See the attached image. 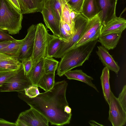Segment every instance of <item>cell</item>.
<instances>
[{
  "instance_id": "6da1fadb",
  "label": "cell",
  "mask_w": 126,
  "mask_h": 126,
  "mask_svg": "<svg viewBox=\"0 0 126 126\" xmlns=\"http://www.w3.org/2000/svg\"><path fill=\"white\" fill-rule=\"evenodd\" d=\"M67 85L63 80L55 83L50 90L35 96H28L23 91L18 92V96L42 114L51 125L63 126L70 123L72 115L64 110L65 107L69 105L66 97Z\"/></svg>"
},
{
  "instance_id": "7a4b0ae2",
  "label": "cell",
  "mask_w": 126,
  "mask_h": 126,
  "mask_svg": "<svg viewBox=\"0 0 126 126\" xmlns=\"http://www.w3.org/2000/svg\"><path fill=\"white\" fill-rule=\"evenodd\" d=\"M98 42V39L70 49L61 58L57 69V74L61 77L68 71L82 66L88 60Z\"/></svg>"
},
{
  "instance_id": "3957f363",
  "label": "cell",
  "mask_w": 126,
  "mask_h": 126,
  "mask_svg": "<svg viewBox=\"0 0 126 126\" xmlns=\"http://www.w3.org/2000/svg\"><path fill=\"white\" fill-rule=\"evenodd\" d=\"M23 14L8 0H0V29L9 34L19 33L22 28Z\"/></svg>"
},
{
  "instance_id": "277c9868",
  "label": "cell",
  "mask_w": 126,
  "mask_h": 126,
  "mask_svg": "<svg viewBox=\"0 0 126 126\" xmlns=\"http://www.w3.org/2000/svg\"><path fill=\"white\" fill-rule=\"evenodd\" d=\"M50 34L42 23L36 25L33 52L31 58L33 66L47 56Z\"/></svg>"
},
{
  "instance_id": "5b68a950",
  "label": "cell",
  "mask_w": 126,
  "mask_h": 126,
  "mask_svg": "<svg viewBox=\"0 0 126 126\" xmlns=\"http://www.w3.org/2000/svg\"><path fill=\"white\" fill-rule=\"evenodd\" d=\"M88 19L81 13L79 14L74 21V32L73 35L67 42L61 40L60 48L54 57L61 58L73 46L80 38L88 22Z\"/></svg>"
},
{
  "instance_id": "8992f818",
  "label": "cell",
  "mask_w": 126,
  "mask_h": 126,
  "mask_svg": "<svg viewBox=\"0 0 126 126\" xmlns=\"http://www.w3.org/2000/svg\"><path fill=\"white\" fill-rule=\"evenodd\" d=\"M102 26L98 14L88 19L80 38L71 48H76L90 41L97 39L101 34Z\"/></svg>"
},
{
  "instance_id": "52a82bcc",
  "label": "cell",
  "mask_w": 126,
  "mask_h": 126,
  "mask_svg": "<svg viewBox=\"0 0 126 126\" xmlns=\"http://www.w3.org/2000/svg\"><path fill=\"white\" fill-rule=\"evenodd\" d=\"M32 85L28 77L25 74L22 65L16 73L0 86V92H18Z\"/></svg>"
},
{
  "instance_id": "ba28073f",
  "label": "cell",
  "mask_w": 126,
  "mask_h": 126,
  "mask_svg": "<svg viewBox=\"0 0 126 126\" xmlns=\"http://www.w3.org/2000/svg\"><path fill=\"white\" fill-rule=\"evenodd\" d=\"M16 126H48L49 122L42 114L34 108L21 113L16 122Z\"/></svg>"
},
{
  "instance_id": "9c48e42d",
  "label": "cell",
  "mask_w": 126,
  "mask_h": 126,
  "mask_svg": "<svg viewBox=\"0 0 126 126\" xmlns=\"http://www.w3.org/2000/svg\"><path fill=\"white\" fill-rule=\"evenodd\" d=\"M108 119L113 126H123L126 123V111L118 98L111 93Z\"/></svg>"
},
{
  "instance_id": "30bf717a",
  "label": "cell",
  "mask_w": 126,
  "mask_h": 126,
  "mask_svg": "<svg viewBox=\"0 0 126 126\" xmlns=\"http://www.w3.org/2000/svg\"><path fill=\"white\" fill-rule=\"evenodd\" d=\"M98 14L103 25L116 16V9L118 0H96Z\"/></svg>"
},
{
  "instance_id": "8fae6325",
  "label": "cell",
  "mask_w": 126,
  "mask_h": 126,
  "mask_svg": "<svg viewBox=\"0 0 126 126\" xmlns=\"http://www.w3.org/2000/svg\"><path fill=\"white\" fill-rule=\"evenodd\" d=\"M41 13L47 27L52 32L54 35L59 37L60 24L51 11L50 0H46Z\"/></svg>"
},
{
  "instance_id": "7c38bea8",
  "label": "cell",
  "mask_w": 126,
  "mask_h": 126,
  "mask_svg": "<svg viewBox=\"0 0 126 126\" xmlns=\"http://www.w3.org/2000/svg\"><path fill=\"white\" fill-rule=\"evenodd\" d=\"M36 25L32 24L27 30V33L24 39L18 60H22L31 57L33 51Z\"/></svg>"
},
{
  "instance_id": "4fadbf2b",
  "label": "cell",
  "mask_w": 126,
  "mask_h": 126,
  "mask_svg": "<svg viewBox=\"0 0 126 126\" xmlns=\"http://www.w3.org/2000/svg\"><path fill=\"white\" fill-rule=\"evenodd\" d=\"M97 47L98 50L96 53L103 65L109 70L117 74L120 70V67L108 50L102 46H98Z\"/></svg>"
},
{
  "instance_id": "5bb4252c",
  "label": "cell",
  "mask_w": 126,
  "mask_h": 126,
  "mask_svg": "<svg viewBox=\"0 0 126 126\" xmlns=\"http://www.w3.org/2000/svg\"><path fill=\"white\" fill-rule=\"evenodd\" d=\"M126 28V20L116 16L103 25L101 34L122 33Z\"/></svg>"
},
{
  "instance_id": "9a60e30c",
  "label": "cell",
  "mask_w": 126,
  "mask_h": 126,
  "mask_svg": "<svg viewBox=\"0 0 126 126\" xmlns=\"http://www.w3.org/2000/svg\"><path fill=\"white\" fill-rule=\"evenodd\" d=\"M22 14L41 12L46 0H18Z\"/></svg>"
},
{
  "instance_id": "2e32d148",
  "label": "cell",
  "mask_w": 126,
  "mask_h": 126,
  "mask_svg": "<svg viewBox=\"0 0 126 126\" xmlns=\"http://www.w3.org/2000/svg\"><path fill=\"white\" fill-rule=\"evenodd\" d=\"M122 33L101 34L98 38V42L107 50L113 49L116 47Z\"/></svg>"
},
{
  "instance_id": "e0dca14e",
  "label": "cell",
  "mask_w": 126,
  "mask_h": 126,
  "mask_svg": "<svg viewBox=\"0 0 126 126\" xmlns=\"http://www.w3.org/2000/svg\"><path fill=\"white\" fill-rule=\"evenodd\" d=\"M64 75L69 79L77 80L85 83L99 92L97 88L92 82V81L93 80V78L87 75L81 70H71L66 72Z\"/></svg>"
},
{
  "instance_id": "ac0fdd59",
  "label": "cell",
  "mask_w": 126,
  "mask_h": 126,
  "mask_svg": "<svg viewBox=\"0 0 126 126\" xmlns=\"http://www.w3.org/2000/svg\"><path fill=\"white\" fill-rule=\"evenodd\" d=\"M44 59L40 60L32 66L28 76L32 85L37 86L39 80L45 73L44 66Z\"/></svg>"
},
{
  "instance_id": "d6986e66",
  "label": "cell",
  "mask_w": 126,
  "mask_h": 126,
  "mask_svg": "<svg viewBox=\"0 0 126 126\" xmlns=\"http://www.w3.org/2000/svg\"><path fill=\"white\" fill-rule=\"evenodd\" d=\"M24 39L12 40L6 47L0 50V52L18 59Z\"/></svg>"
},
{
  "instance_id": "ffe728a7",
  "label": "cell",
  "mask_w": 126,
  "mask_h": 126,
  "mask_svg": "<svg viewBox=\"0 0 126 126\" xmlns=\"http://www.w3.org/2000/svg\"><path fill=\"white\" fill-rule=\"evenodd\" d=\"M110 77L109 70L107 67H105L102 70L100 79L104 97L108 105L111 91L110 84Z\"/></svg>"
},
{
  "instance_id": "44dd1931",
  "label": "cell",
  "mask_w": 126,
  "mask_h": 126,
  "mask_svg": "<svg viewBox=\"0 0 126 126\" xmlns=\"http://www.w3.org/2000/svg\"><path fill=\"white\" fill-rule=\"evenodd\" d=\"M98 13L96 0H84L81 9V14L89 19Z\"/></svg>"
},
{
  "instance_id": "7402d4cb",
  "label": "cell",
  "mask_w": 126,
  "mask_h": 126,
  "mask_svg": "<svg viewBox=\"0 0 126 126\" xmlns=\"http://www.w3.org/2000/svg\"><path fill=\"white\" fill-rule=\"evenodd\" d=\"M21 66V62L16 58L0 61V72L17 70L20 69Z\"/></svg>"
},
{
  "instance_id": "603a6c76",
  "label": "cell",
  "mask_w": 126,
  "mask_h": 126,
  "mask_svg": "<svg viewBox=\"0 0 126 126\" xmlns=\"http://www.w3.org/2000/svg\"><path fill=\"white\" fill-rule=\"evenodd\" d=\"M61 42V39L59 37L50 34L46 56L54 57L60 48Z\"/></svg>"
},
{
  "instance_id": "cb8c5ba5",
  "label": "cell",
  "mask_w": 126,
  "mask_h": 126,
  "mask_svg": "<svg viewBox=\"0 0 126 126\" xmlns=\"http://www.w3.org/2000/svg\"><path fill=\"white\" fill-rule=\"evenodd\" d=\"M55 73H45L39 80L37 86L45 91L50 90L53 86L55 83Z\"/></svg>"
},
{
  "instance_id": "d4e9b609",
  "label": "cell",
  "mask_w": 126,
  "mask_h": 126,
  "mask_svg": "<svg viewBox=\"0 0 126 126\" xmlns=\"http://www.w3.org/2000/svg\"><path fill=\"white\" fill-rule=\"evenodd\" d=\"M62 4L61 20L68 24L74 32V23L73 22L70 16L71 9L65 0H61Z\"/></svg>"
},
{
  "instance_id": "484cf974",
  "label": "cell",
  "mask_w": 126,
  "mask_h": 126,
  "mask_svg": "<svg viewBox=\"0 0 126 126\" xmlns=\"http://www.w3.org/2000/svg\"><path fill=\"white\" fill-rule=\"evenodd\" d=\"M59 62L52 57L46 56L44 59V68L45 73H55Z\"/></svg>"
},
{
  "instance_id": "4316f807",
  "label": "cell",
  "mask_w": 126,
  "mask_h": 126,
  "mask_svg": "<svg viewBox=\"0 0 126 126\" xmlns=\"http://www.w3.org/2000/svg\"><path fill=\"white\" fill-rule=\"evenodd\" d=\"M50 6L54 16L60 22L61 20L62 9L61 0H50Z\"/></svg>"
},
{
  "instance_id": "83f0119b",
  "label": "cell",
  "mask_w": 126,
  "mask_h": 126,
  "mask_svg": "<svg viewBox=\"0 0 126 126\" xmlns=\"http://www.w3.org/2000/svg\"><path fill=\"white\" fill-rule=\"evenodd\" d=\"M84 0H70L67 3L70 8L78 13H81Z\"/></svg>"
},
{
  "instance_id": "f1b7e54d",
  "label": "cell",
  "mask_w": 126,
  "mask_h": 126,
  "mask_svg": "<svg viewBox=\"0 0 126 126\" xmlns=\"http://www.w3.org/2000/svg\"><path fill=\"white\" fill-rule=\"evenodd\" d=\"M21 62L25 74L28 76L33 66L31 57L24 59Z\"/></svg>"
},
{
  "instance_id": "f546056e",
  "label": "cell",
  "mask_w": 126,
  "mask_h": 126,
  "mask_svg": "<svg viewBox=\"0 0 126 126\" xmlns=\"http://www.w3.org/2000/svg\"><path fill=\"white\" fill-rule=\"evenodd\" d=\"M19 69L13 71L0 72V86L16 73Z\"/></svg>"
},
{
  "instance_id": "4dcf8cb0",
  "label": "cell",
  "mask_w": 126,
  "mask_h": 126,
  "mask_svg": "<svg viewBox=\"0 0 126 126\" xmlns=\"http://www.w3.org/2000/svg\"><path fill=\"white\" fill-rule=\"evenodd\" d=\"M37 86L32 85L23 90L25 94L29 97L35 96L40 93Z\"/></svg>"
},
{
  "instance_id": "1f68e13d",
  "label": "cell",
  "mask_w": 126,
  "mask_h": 126,
  "mask_svg": "<svg viewBox=\"0 0 126 126\" xmlns=\"http://www.w3.org/2000/svg\"><path fill=\"white\" fill-rule=\"evenodd\" d=\"M126 85L123 86L118 99L124 110L126 111Z\"/></svg>"
},
{
  "instance_id": "d6a6232c",
  "label": "cell",
  "mask_w": 126,
  "mask_h": 126,
  "mask_svg": "<svg viewBox=\"0 0 126 126\" xmlns=\"http://www.w3.org/2000/svg\"><path fill=\"white\" fill-rule=\"evenodd\" d=\"M60 34L59 37L61 39L66 42H68L71 36L68 33L63 27L61 21L60 24Z\"/></svg>"
},
{
  "instance_id": "836d02e7",
  "label": "cell",
  "mask_w": 126,
  "mask_h": 126,
  "mask_svg": "<svg viewBox=\"0 0 126 126\" xmlns=\"http://www.w3.org/2000/svg\"><path fill=\"white\" fill-rule=\"evenodd\" d=\"M4 31L0 29V41L11 40L15 39L10 35L5 32Z\"/></svg>"
},
{
  "instance_id": "e575fe53",
  "label": "cell",
  "mask_w": 126,
  "mask_h": 126,
  "mask_svg": "<svg viewBox=\"0 0 126 126\" xmlns=\"http://www.w3.org/2000/svg\"><path fill=\"white\" fill-rule=\"evenodd\" d=\"M62 25L65 30L71 37L73 35L74 32L71 27L66 23L61 20Z\"/></svg>"
},
{
  "instance_id": "d590c367",
  "label": "cell",
  "mask_w": 126,
  "mask_h": 126,
  "mask_svg": "<svg viewBox=\"0 0 126 126\" xmlns=\"http://www.w3.org/2000/svg\"><path fill=\"white\" fill-rule=\"evenodd\" d=\"M0 126H16L15 123L10 122L3 119L0 118Z\"/></svg>"
},
{
  "instance_id": "8d00e7d4",
  "label": "cell",
  "mask_w": 126,
  "mask_h": 126,
  "mask_svg": "<svg viewBox=\"0 0 126 126\" xmlns=\"http://www.w3.org/2000/svg\"><path fill=\"white\" fill-rule=\"evenodd\" d=\"M15 8L21 12L20 9L18 0H8Z\"/></svg>"
},
{
  "instance_id": "74e56055",
  "label": "cell",
  "mask_w": 126,
  "mask_h": 126,
  "mask_svg": "<svg viewBox=\"0 0 126 126\" xmlns=\"http://www.w3.org/2000/svg\"><path fill=\"white\" fill-rule=\"evenodd\" d=\"M12 40L0 41V50L6 47Z\"/></svg>"
},
{
  "instance_id": "f35d334b",
  "label": "cell",
  "mask_w": 126,
  "mask_h": 126,
  "mask_svg": "<svg viewBox=\"0 0 126 126\" xmlns=\"http://www.w3.org/2000/svg\"><path fill=\"white\" fill-rule=\"evenodd\" d=\"M79 13H77L72 10L71 9L70 12V16L71 20L74 23V21L76 17Z\"/></svg>"
},
{
  "instance_id": "ab89813d",
  "label": "cell",
  "mask_w": 126,
  "mask_h": 126,
  "mask_svg": "<svg viewBox=\"0 0 126 126\" xmlns=\"http://www.w3.org/2000/svg\"><path fill=\"white\" fill-rule=\"evenodd\" d=\"M12 58H14L0 52V61L9 59Z\"/></svg>"
},
{
  "instance_id": "60d3db41",
  "label": "cell",
  "mask_w": 126,
  "mask_h": 126,
  "mask_svg": "<svg viewBox=\"0 0 126 126\" xmlns=\"http://www.w3.org/2000/svg\"><path fill=\"white\" fill-rule=\"evenodd\" d=\"M89 123L92 126H103L102 125L99 124L93 120H90Z\"/></svg>"
},
{
  "instance_id": "b9f144b4",
  "label": "cell",
  "mask_w": 126,
  "mask_h": 126,
  "mask_svg": "<svg viewBox=\"0 0 126 126\" xmlns=\"http://www.w3.org/2000/svg\"><path fill=\"white\" fill-rule=\"evenodd\" d=\"M64 111L66 113L68 114H71V109L69 106V105L66 106L64 109Z\"/></svg>"
},
{
  "instance_id": "7bdbcfd3",
  "label": "cell",
  "mask_w": 126,
  "mask_h": 126,
  "mask_svg": "<svg viewBox=\"0 0 126 126\" xmlns=\"http://www.w3.org/2000/svg\"><path fill=\"white\" fill-rule=\"evenodd\" d=\"M65 1H66V2L69 0H65Z\"/></svg>"
}]
</instances>
